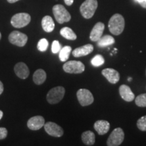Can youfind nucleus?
<instances>
[{
  "label": "nucleus",
  "mask_w": 146,
  "mask_h": 146,
  "mask_svg": "<svg viewBox=\"0 0 146 146\" xmlns=\"http://www.w3.org/2000/svg\"><path fill=\"white\" fill-rule=\"evenodd\" d=\"M125 22L123 16L119 14H115L110 19L108 29L114 35H119L123 32Z\"/></svg>",
  "instance_id": "f257e3e1"
},
{
  "label": "nucleus",
  "mask_w": 146,
  "mask_h": 146,
  "mask_svg": "<svg viewBox=\"0 0 146 146\" xmlns=\"http://www.w3.org/2000/svg\"><path fill=\"white\" fill-rule=\"evenodd\" d=\"M98 3L97 0H85L80 7L81 15L86 19H89L94 16L98 8Z\"/></svg>",
  "instance_id": "f03ea898"
},
{
  "label": "nucleus",
  "mask_w": 146,
  "mask_h": 146,
  "mask_svg": "<svg viewBox=\"0 0 146 146\" xmlns=\"http://www.w3.org/2000/svg\"><path fill=\"white\" fill-rule=\"evenodd\" d=\"M53 13L56 21L60 24L69 22L71 19V16L62 5L57 4L53 7Z\"/></svg>",
  "instance_id": "7ed1b4c3"
},
{
  "label": "nucleus",
  "mask_w": 146,
  "mask_h": 146,
  "mask_svg": "<svg viewBox=\"0 0 146 146\" xmlns=\"http://www.w3.org/2000/svg\"><path fill=\"white\" fill-rule=\"evenodd\" d=\"M65 94V89L63 87L58 86L50 89L47 95V101L51 104L59 103L63 99Z\"/></svg>",
  "instance_id": "20e7f679"
},
{
  "label": "nucleus",
  "mask_w": 146,
  "mask_h": 146,
  "mask_svg": "<svg viewBox=\"0 0 146 146\" xmlns=\"http://www.w3.org/2000/svg\"><path fill=\"white\" fill-rule=\"evenodd\" d=\"M125 139V133L121 128L118 127L114 129L110 135L107 140V145L118 146L123 143Z\"/></svg>",
  "instance_id": "39448f33"
},
{
  "label": "nucleus",
  "mask_w": 146,
  "mask_h": 146,
  "mask_svg": "<svg viewBox=\"0 0 146 146\" xmlns=\"http://www.w3.org/2000/svg\"><path fill=\"white\" fill-rule=\"evenodd\" d=\"M85 65L81 62L71 60L65 62L63 65V70L70 74H80L85 71Z\"/></svg>",
  "instance_id": "423d86ee"
},
{
  "label": "nucleus",
  "mask_w": 146,
  "mask_h": 146,
  "mask_svg": "<svg viewBox=\"0 0 146 146\" xmlns=\"http://www.w3.org/2000/svg\"><path fill=\"white\" fill-rule=\"evenodd\" d=\"M31 19V16L27 13L16 14L11 19V24L15 28H23L30 23Z\"/></svg>",
  "instance_id": "0eeeda50"
},
{
  "label": "nucleus",
  "mask_w": 146,
  "mask_h": 146,
  "mask_svg": "<svg viewBox=\"0 0 146 146\" xmlns=\"http://www.w3.org/2000/svg\"><path fill=\"white\" fill-rule=\"evenodd\" d=\"M78 101L82 106H87L91 105L94 101V96L90 91L86 89H78L76 93Z\"/></svg>",
  "instance_id": "6e6552de"
},
{
  "label": "nucleus",
  "mask_w": 146,
  "mask_h": 146,
  "mask_svg": "<svg viewBox=\"0 0 146 146\" xmlns=\"http://www.w3.org/2000/svg\"><path fill=\"white\" fill-rule=\"evenodd\" d=\"M8 39L12 44L19 47H23L26 45L28 41V36L23 33L14 31L10 34Z\"/></svg>",
  "instance_id": "1a4fd4ad"
},
{
  "label": "nucleus",
  "mask_w": 146,
  "mask_h": 146,
  "mask_svg": "<svg viewBox=\"0 0 146 146\" xmlns=\"http://www.w3.org/2000/svg\"><path fill=\"white\" fill-rule=\"evenodd\" d=\"M44 128L46 133L51 136L60 137L62 136L64 134L62 128L56 123H53V122H48V123L45 124Z\"/></svg>",
  "instance_id": "9d476101"
},
{
  "label": "nucleus",
  "mask_w": 146,
  "mask_h": 146,
  "mask_svg": "<svg viewBox=\"0 0 146 146\" xmlns=\"http://www.w3.org/2000/svg\"><path fill=\"white\" fill-rule=\"evenodd\" d=\"M45 125V119L41 116H35L31 118L27 122L29 129L33 131H37Z\"/></svg>",
  "instance_id": "9b49d317"
},
{
  "label": "nucleus",
  "mask_w": 146,
  "mask_h": 146,
  "mask_svg": "<svg viewBox=\"0 0 146 146\" xmlns=\"http://www.w3.org/2000/svg\"><path fill=\"white\" fill-rule=\"evenodd\" d=\"M105 29L104 24L99 22V23H96L94 27V28L91 30L90 33V39L92 41H98L100 38L103 35L104 31Z\"/></svg>",
  "instance_id": "f8f14e48"
},
{
  "label": "nucleus",
  "mask_w": 146,
  "mask_h": 146,
  "mask_svg": "<svg viewBox=\"0 0 146 146\" xmlns=\"http://www.w3.org/2000/svg\"><path fill=\"white\" fill-rule=\"evenodd\" d=\"M102 74L110 83L116 84L120 80V74L118 71L113 68H105L102 71Z\"/></svg>",
  "instance_id": "ddd939ff"
},
{
  "label": "nucleus",
  "mask_w": 146,
  "mask_h": 146,
  "mask_svg": "<svg viewBox=\"0 0 146 146\" xmlns=\"http://www.w3.org/2000/svg\"><path fill=\"white\" fill-rule=\"evenodd\" d=\"M14 72L18 77L22 79H25L29 76L30 71L27 66L24 62H18L14 66Z\"/></svg>",
  "instance_id": "4468645a"
},
{
  "label": "nucleus",
  "mask_w": 146,
  "mask_h": 146,
  "mask_svg": "<svg viewBox=\"0 0 146 146\" xmlns=\"http://www.w3.org/2000/svg\"><path fill=\"white\" fill-rule=\"evenodd\" d=\"M93 51H94V45L91 44H87L76 48L72 52V55L75 58L83 57V56H85L91 54Z\"/></svg>",
  "instance_id": "2eb2a0df"
},
{
  "label": "nucleus",
  "mask_w": 146,
  "mask_h": 146,
  "mask_svg": "<svg viewBox=\"0 0 146 146\" xmlns=\"http://www.w3.org/2000/svg\"><path fill=\"white\" fill-rule=\"evenodd\" d=\"M120 96L126 102H131L135 100V95L131 91L130 87L126 85H122L119 87Z\"/></svg>",
  "instance_id": "dca6fc26"
},
{
  "label": "nucleus",
  "mask_w": 146,
  "mask_h": 146,
  "mask_svg": "<svg viewBox=\"0 0 146 146\" xmlns=\"http://www.w3.org/2000/svg\"><path fill=\"white\" fill-rule=\"evenodd\" d=\"M109 122L104 120H100L96 121L94 124V129L97 131V133L100 135L106 134L110 130Z\"/></svg>",
  "instance_id": "f3484780"
},
{
  "label": "nucleus",
  "mask_w": 146,
  "mask_h": 146,
  "mask_svg": "<svg viewBox=\"0 0 146 146\" xmlns=\"http://www.w3.org/2000/svg\"><path fill=\"white\" fill-rule=\"evenodd\" d=\"M41 25L43 29L47 33H51L54 31L55 24L52 18L50 16H45L43 18L41 21Z\"/></svg>",
  "instance_id": "a211bd4d"
},
{
  "label": "nucleus",
  "mask_w": 146,
  "mask_h": 146,
  "mask_svg": "<svg viewBox=\"0 0 146 146\" xmlns=\"http://www.w3.org/2000/svg\"><path fill=\"white\" fill-rule=\"evenodd\" d=\"M82 141L86 145H93L96 141V136L92 131H87L81 135Z\"/></svg>",
  "instance_id": "6ab92c4d"
},
{
  "label": "nucleus",
  "mask_w": 146,
  "mask_h": 146,
  "mask_svg": "<svg viewBox=\"0 0 146 146\" xmlns=\"http://www.w3.org/2000/svg\"><path fill=\"white\" fill-rule=\"evenodd\" d=\"M46 72L43 69H38L33 74V81L36 85L43 84L46 80Z\"/></svg>",
  "instance_id": "aec40b11"
},
{
  "label": "nucleus",
  "mask_w": 146,
  "mask_h": 146,
  "mask_svg": "<svg viewBox=\"0 0 146 146\" xmlns=\"http://www.w3.org/2000/svg\"><path fill=\"white\" fill-rule=\"evenodd\" d=\"M98 45L100 47H106L114 44L115 43V39L114 37L110 35L102 36L98 41Z\"/></svg>",
  "instance_id": "412c9836"
},
{
  "label": "nucleus",
  "mask_w": 146,
  "mask_h": 146,
  "mask_svg": "<svg viewBox=\"0 0 146 146\" xmlns=\"http://www.w3.org/2000/svg\"><path fill=\"white\" fill-rule=\"evenodd\" d=\"M60 35L64 37L65 39L68 40H72V41H74V40L76 39L77 36H76V35L74 33V32L69 27H64L60 30Z\"/></svg>",
  "instance_id": "4be33fe9"
},
{
  "label": "nucleus",
  "mask_w": 146,
  "mask_h": 146,
  "mask_svg": "<svg viewBox=\"0 0 146 146\" xmlns=\"http://www.w3.org/2000/svg\"><path fill=\"white\" fill-rule=\"evenodd\" d=\"M71 52H72V48L70 46H64L60 50L59 52V58L61 62H66L68 59L69 56Z\"/></svg>",
  "instance_id": "5701e85b"
},
{
  "label": "nucleus",
  "mask_w": 146,
  "mask_h": 146,
  "mask_svg": "<svg viewBox=\"0 0 146 146\" xmlns=\"http://www.w3.org/2000/svg\"><path fill=\"white\" fill-rule=\"evenodd\" d=\"M104 58L100 54H98L95 56L91 60V63L94 67H99L100 66L104 64Z\"/></svg>",
  "instance_id": "b1692460"
},
{
  "label": "nucleus",
  "mask_w": 146,
  "mask_h": 146,
  "mask_svg": "<svg viewBox=\"0 0 146 146\" xmlns=\"http://www.w3.org/2000/svg\"><path fill=\"white\" fill-rule=\"evenodd\" d=\"M135 104L139 107H146V94H143L135 98Z\"/></svg>",
  "instance_id": "393cba45"
},
{
  "label": "nucleus",
  "mask_w": 146,
  "mask_h": 146,
  "mask_svg": "<svg viewBox=\"0 0 146 146\" xmlns=\"http://www.w3.org/2000/svg\"><path fill=\"white\" fill-rule=\"evenodd\" d=\"M49 46L48 41L45 38L39 40L37 44V49L40 52H45L47 50V47Z\"/></svg>",
  "instance_id": "a878e982"
},
{
  "label": "nucleus",
  "mask_w": 146,
  "mask_h": 146,
  "mask_svg": "<svg viewBox=\"0 0 146 146\" xmlns=\"http://www.w3.org/2000/svg\"><path fill=\"white\" fill-rule=\"evenodd\" d=\"M138 129L142 131H146V115L141 117L137 122Z\"/></svg>",
  "instance_id": "bb28decb"
},
{
  "label": "nucleus",
  "mask_w": 146,
  "mask_h": 146,
  "mask_svg": "<svg viewBox=\"0 0 146 146\" xmlns=\"http://www.w3.org/2000/svg\"><path fill=\"white\" fill-rule=\"evenodd\" d=\"M62 49V46L61 44L59 43V41H53L52 45V52L54 53V54H57L60 51V50Z\"/></svg>",
  "instance_id": "cd10ccee"
},
{
  "label": "nucleus",
  "mask_w": 146,
  "mask_h": 146,
  "mask_svg": "<svg viewBox=\"0 0 146 146\" xmlns=\"http://www.w3.org/2000/svg\"><path fill=\"white\" fill-rule=\"evenodd\" d=\"M8 135V131L5 128L0 127V139H3Z\"/></svg>",
  "instance_id": "c85d7f7f"
},
{
  "label": "nucleus",
  "mask_w": 146,
  "mask_h": 146,
  "mask_svg": "<svg viewBox=\"0 0 146 146\" xmlns=\"http://www.w3.org/2000/svg\"><path fill=\"white\" fill-rule=\"evenodd\" d=\"M134 1L138 3L143 8H146V0H134Z\"/></svg>",
  "instance_id": "c756f323"
},
{
  "label": "nucleus",
  "mask_w": 146,
  "mask_h": 146,
  "mask_svg": "<svg viewBox=\"0 0 146 146\" xmlns=\"http://www.w3.org/2000/svg\"><path fill=\"white\" fill-rule=\"evenodd\" d=\"M64 2L67 5H71L74 2V0H64Z\"/></svg>",
  "instance_id": "7c9ffc66"
},
{
  "label": "nucleus",
  "mask_w": 146,
  "mask_h": 146,
  "mask_svg": "<svg viewBox=\"0 0 146 146\" xmlns=\"http://www.w3.org/2000/svg\"><path fill=\"white\" fill-rule=\"evenodd\" d=\"M3 91V85L2 82L0 81V95L2 94Z\"/></svg>",
  "instance_id": "2f4dec72"
},
{
  "label": "nucleus",
  "mask_w": 146,
  "mask_h": 146,
  "mask_svg": "<svg viewBox=\"0 0 146 146\" xmlns=\"http://www.w3.org/2000/svg\"><path fill=\"white\" fill-rule=\"evenodd\" d=\"M7 1H8L9 3H15V2H16V1H19V0H7Z\"/></svg>",
  "instance_id": "473e14b6"
},
{
  "label": "nucleus",
  "mask_w": 146,
  "mask_h": 146,
  "mask_svg": "<svg viewBox=\"0 0 146 146\" xmlns=\"http://www.w3.org/2000/svg\"><path fill=\"white\" fill-rule=\"evenodd\" d=\"M3 113L2 111L0 110V120H1V118L3 117Z\"/></svg>",
  "instance_id": "72a5a7b5"
},
{
  "label": "nucleus",
  "mask_w": 146,
  "mask_h": 146,
  "mask_svg": "<svg viewBox=\"0 0 146 146\" xmlns=\"http://www.w3.org/2000/svg\"><path fill=\"white\" fill-rule=\"evenodd\" d=\"M132 81V78H131V77L128 78V81Z\"/></svg>",
  "instance_id": "f704fd0d"
},
{
  "label": "nucleus",
  "mask_w": 146,
  "mask_h": 146,
  "mask_svg": "<svg viewBox=\"0 0 146 146\" xmlns=\"http://www.w3.org/2000/svg\"><path fill=\"white\" fill-rule=\"evenodd\" d=\"M1 33H0V39H1Z\"/></svg>",
  "instance_id": "c9c22d12"
}]
</instances>
